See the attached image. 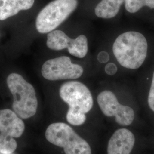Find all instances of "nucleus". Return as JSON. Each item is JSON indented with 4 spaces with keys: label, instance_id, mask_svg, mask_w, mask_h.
<instances>
[{
    "label": "nucleus",
    "instance_id": "nucleus-10",
    "mask_svg": "<svg viewBox=\"0 0 154 154\" xmlns=\"http://www.w3.org/2000/svg\"><path fill=\"white\" fill-rule=\"evenodd\" d=\"M35 0H0V20L14 16L21 11L32 8Z\"/></svg>",
    "mask_w": 154,
    "mask_h": 154
},
{
    "label": "nucleus",
    "instance_id": "nucleus-11",
    "mask_svg": "<svg viewBox=\"0 0 154 154\" xmlns=\"http://www.w3.org/2000/svg\"><path fill=\"white\" fill-rule=\"evenodd\" d=\"M124 1L102 0L95 8V15L104 19H110L116 17Z\"/></svg>",
    "mask_w": 154,
    "mask_h": 154
},
{
    "label": "nucleus",
    "instance_id": "nucleus-9",
    "mask_svg": "<svg viewBox=\"0 0 154 154\" xmlns=\"http://www.w3.org/2000/svg\"><path fill=\"white\" fill-rule=\"evenodd\" d=\"M135 144V137L126 128L116 130L108 143V154H130Z\"/></svg>",
    "mask_w": 154,
    "mask_h": 154
},
{
    "label": "nucleus",
    "instance_id": "nucleus-14",
    "mask_svg": "<svg viewBox=\"0 0 154 154\" xmlns=\"http://www.w3.org/2000/svg\"><path fill=\"white\" fill-rule=\"evenodd\" d=\"M125 5L127 11L135 13L144 6L154 9V0H125Z\"/></svg>",
    "mask_w": 154,
    "mask_h": 154
},
{
    "label": "nucleus",
    "instance_id": "nucleus-3",
    "mask_svg": "<svg viewBox=\"0 0 154 154\" xmlns=\"http://www.w3.org/2000/svg\"><path fill=\"white\" fill-rule=\"evenodd\" d=\"M45 137L50 143L63 148L66 154H91L88 142L66 123L51 124L46 131Z\"/></svg>",
    "mask_w": 154,
    "mask_h": 154
},
{
    "label": "nucleus",
    "instance_id": "nucleus-6",
    "mask_svg": "<svg viewBox=\"0 0 154 154\" xmlns=\"http://www.w3.org/2000/svg\"><path fill=\"white\" fill-rule=\"evenodd\" d=\"M41 73L49 81L74 79L82 76L83 69L82 66L72 63L69 57L61 56L46 61L42 66Z\"/></svg>",
    "mask_w": 154,
    "mask_h": 154
},
{
    "label": "nucleus",
    "instance_id": "nucleus-5",
    "mask_svg": "<svg viewBox=\"0 0 154 154\" xmlns=\"http://www.w3.org/2000/svg\"><path fill=\"white\" fill-rule=\"evenodd\" d=\"M61 99L69 106L67 115L86 114L93 106L91 93L86 86L78 81L63 83L60 89Z\"/></svg>",
    "mask_w": 154,
    "mask_h": 154
},
{
    "label": "nucleus",
    "instance_id": "nucleus-12",
    "mask_svg": "<svg viewBox=\"0 0 154 154\" xmlns=\"http://www.w3.org/2000/svg\"><path fill=\"white\" fill-rule=\"evenodd\" d=\"M71 40L63 32L55 30L48 33L46 45L50 49L61 50L68 48Z\"/></svg>",
    "mask_w": 154,
    "mask_h": 154
},
{
    "label": "nucleus",
    "instance_id": "nucleus-16",
    "mask_svg": "<svg viewBox=\"0 0 154 154\" xmlns=\"http://www.w3.org/2000/svg\"><path fill=\"white\" fill-rule=\"evenodd\" d=\"M105 69L106 73L109 75H115L118 70V69L116 64L113 63H107L105 66Z\"/></svg>",
    "mask_w": 154,
    "mask_h": 154
},
{
    "label": "nucleus",
    "instance_id": "nucleus-4",
    "mask_svg": "<svg viewBox=\"0 0 154 154\" xmlns=\"http://www.w3.org/2000/svg\"><path fill=\"white\" fill-rule=\"evenodd\" d=\"M78 5L77 0H54L39 13L35 26L39 33H48L54 30L64 22Z\"/></svg>",
    "mask_w": 154,
    "mask_h": 154
},
{
    "label": "nucleus",
    "instance_id": "nucleus-15",
    "mask_svg": "<svg viewBox=\"0 0 154 154\" xmlns=\"http://www.w3.org/2000/svg\"><path fill=\"white\" fill-rule=\"evenodd\" d=\"M148 103L149 108L154 112V72L148 97Z\"/></svg>",
    "mask_w": 154,
    "mask_h": 154
},
{
    "label": "nucleus",
    "instance_id": "nucleus-1",
    "mask_svg": "<svg viewBox=\"0 0 154 154\" xmlns=\"http://www.w3.org/2000/svg\"><path fill=\"white\" fill-rule=\"evenodd\" d=\"M148 50L147 39L142 34L127 32L119 35L114 42L113 53L121 66L137 69L143 65Z\"/></svg>",
    "mask_w": 154,
    "mask_h": 154
},
{
    "label": "nucleus",
    "instance_id": "nucleus-18",
    "mask_svg": "<svg viewBox=\"0 0 154 154\" xmlns=\"http://www.w3.org/2000/svg\"><path fill=\"white\" fill-rule=\"evenodd\" d=\"M0 154H1V153H0Z\"/></svg>",
    "mask_w": 154,
    "mask_h": 154
},
{
    "label": "nucleus",
    "instance_id": "nucleus-17",
    "mask_svg": "<svg viewBox=\"0 0 154 154\" xmlns=\"http://www.w3.org/2000/svg\"><path fill=\"white\" fill-rule=\"evenodd\" d=\"M109 58H110V57H109V54H108V53H107L106 51H104L100 52L97 56L98 61H99V62L101 63H106L107 62L109 61Z\"/></svg>",
    "mask_w": 154,
    "mask_h": 154
},
{
    "label": "nucleus",
    "instance_id": "nucleus-13",
    "mask_svg": "<svg viewBox=\"0 0 154 154\" xmlns=\"http://www.w3.org/2000/svg\"><path fill=\"white\" fill-rule=\"evenodd\" d=\"M69 53L77 58H83L88 51V41L86 37L80 35L76 38L72 39L67 48Z\"/></svg>",
    "mask_w": 154,
    "mask_h": 154
},
{
    "label": "nucleus",
    "instance_id": "nucleus-2",
    "mask_svg": "<svg viewBox=\"0 0 154 154\" xmlns=\"http://www.w3.org/2000/svg\"><path fill=\"white\" fill-rule=\"evenodd\" d=\"M6 82L13 97L12 107L17 115L22 119L34 116L37 110L38 101L33 86L17 73L9 74Z\"/></svg>",
    "mask_w": 154,
    "mask_h": 154
},
{
    "label": "nucleus",
    "instance_id": "nucleus-7",
    "mask_svg": "<svg viewBox=\"0 0 154 154\" xmlns=\"http://www.w3.org/2000/svg\"><path fill=\"white\" fill-rule=\"evenodd\" d=\"M100 109L105 116H115L116 121L122 126H129L132 123L135 113L131 107L119 103L116 95L109 90L99 94L97 98Z\"/></svg>",
    "mask_w": 154,
    "mask_h": 154
},
{
    "label": "nucleus",
    "instance_id": "nucleus-8",
    "mask_svg": "<svg viewBox=\"0 0 154 154\" xmlns=\"http://www.w3.org/2000/svg\"><path fill=\"white\" fill-rule=\"evenodd\" d=\"M25 130L22 119L9 109L0 110V137L13 139L20 137Z\"/></svg>",
    "mask_w": 154,
    "mask_h": 154
}]
</instances>
